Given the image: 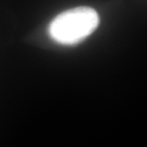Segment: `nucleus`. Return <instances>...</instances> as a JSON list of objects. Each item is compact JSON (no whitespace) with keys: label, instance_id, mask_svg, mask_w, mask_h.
<instances>
[{"label":"nucleus","instance_id":"f257e3e1","mask_svg":"<svg viewBox=\"0 0 147 147\" xmlns=\"http://www.w3.org/2000/svg\"><path fill=\"white\" fill-rule=\"evenodd\" d=\"M99 25L98 13L90 7H78L65 11L53 19L49 33L57 43L74 45L84 40Z\"/></svg>","mask_w":147,"mask_h":147}]
</instances>
